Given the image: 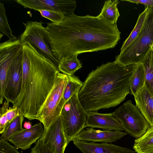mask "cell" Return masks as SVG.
Instances as JSON below:
<instances>
[{"label": "cell", "mask_w": 153, "mask_h": 153, "mask_svg": "<svg viewBox=\"0 0 153 153\" xmlns=\"http://www.w3.org/2000/svg\"><path fill=\"white\" fill-rule=\"evenodd\" d=\"M47 31L60 62L79 54L114 48L120 39L117 24L99 15L74 13L57 23H47Z\"/></svg>", "instance_id": "obj_1"}, {"label": "cell", "mask_w": 153, "mask_h": 153, "mask_svg": "<svg viewBox=\"0 0 153 153\" xmlns=\"http://www.w3.org/2000/svg\"><path fill=\"white\" fill-rule=\"evenodd\" d=\"M137 64L127 66L115 61L92 71L83 82L78 97L87 112L114 107L130 92L131 77Z\"/></svg>", "instance_id": "obj_2"}, {"label": "cell", "mask_w": 153, "mask_h": 153, "mask_svg": "<svg viewBox=\"0 0 153 153\" xmlns=\"http://www.w3.org/2000/svg\"><path fill=\"white\" fill-rule=\"evenodd\" d=\"M22 78L20 93L13 104L20 115L37 120L38 112L52 88L58 68L29 43H22Z\"/></svg>", "instance_id": "obj_3"}, {"label": "cell", "mask_w": 153, "mask_h": 153, "mask_svg": "<svg viewBox=\"0 0 153 153\" xmlns=\"http://www.w3.org/2000/svg\"><path fill=\"white\" fill-rule=\"evenodd\" d=\"M153 45V7L149 10L142 28L135 39L115 58L124 66L142 63Z\"/></svg>", "instance_id": "obj_4"}, {"label": "cell", "mask_w": 153, "mask_h": 153, "mask_svg": "<svg viewBox=\"0 0 153 153\" xmlns=\"http://www.w3.org/2000/svg\"><path fill=\"white\" fill-rule=\"evenodd\" d=\"M23 23L25 29L19 36L21 43H29L58 68L60 61L55 51L46 27L43 26L41 22L27 21Z\"/></svg>", "instance_id": "obj_5"}, {"label": "cell", "mask_w": 153, "mask_h": 153, "mask_svg": "<svg viewBox=\"0 0 153 153\" xmlns=\"http://www.w3.org/2000/svg\"><path fill=\"white\" fill-rule=\"evenodd\" d=\"M67 75L59 72L54 84L37 116L44 129L48 128L61 115L65 103L63 97L67 82Z\"/></svg>", "instance_id": "obj_6"}, {"label": "cell", "mask_w": 153, "mask_h": 153, "mask_svg": "<svg viewBox=\"0 0 153 153\" xmlns=\"http://www.w3.org/2000/svg\"><path fill=\"white\" fill-rule=\"evenodd\" d=\"M78 92L65 103L61 116L67 144L85 127L87 112L81 104Z\"/></svg>", "instance_id": "obj_7"}, {"label": "cell", "mask_w": 153, "mask_h": 153, "mask_svg": "<svg viewBox=\"0 0 153 153\" xmlns=\"http://www.w3.org/2000/svg\"><path fill=\"white\" fill-rule=\"evenodd\" d=\"M113 113L124 130L136 139L143 135L150 127L131 100L127 101Z\"/></svg>", "instance_id": "obj_8"}, {"label": "cell", "mask_w": 153, "mask_h": 153, "mask_svg": "<svg viewBox=\"0 0 153 153\" xmlns=\"http://www.w3.org/2000/svg\"><path fill=\"white\" fill-rule=\"evenodd\" d=\"M23 49L22 46L13 59L8 70L4 88V98L13 104L21 89L23 71Z\"/></svg>", "instance_id": "obj_9"}, {"label": "cell", "mask_w": 153, "mask_h": 153, "mask_svg": "<svg viewBox=\"0 0 153 153\" xmlns=\"http://www.w3.org/2000/svg\"><path fill=\"white\" fill-rule=\"evenodd\" d=\"M15 1L25 8L36 10H46L61 12L65 19L74 13L76 1L72 0H16Z\"/></svg>", "instance_id": "obj_10"}, {"label": "cell", "mask_w": 153, "mask_h": 153, "mask_svg": "<svg viewBox=\"0 0 153 153\" xmlns=\"http://www.w3.org/2000/svg\"><path fill=\"white\" fill-rule=\"evenodd\" d=\"M40 139L44 145L54 153H64L68 145L60 115L47 128Z\"/></svg>", "instance_id": "obj_11"}, {"label": "cell", "mask_w": 153, "mask_h": 153, "mask_svg": "<svg viewBox=\"0 0 153 153\" xmlns=\"http://www.w3.org/2000/svg\"><path fill=\"white\" fill-rule=\"evenodd\" d=\"M128 134L127 132L123 131L101 130L88 128L83 129L73 141L111 143L120 139Z\"/></svg>", "instance_id": "obj_12"}, {"label": "cell", "mask_w": 153, "mask_h": 153, "mask_svg": "<svg viewBox=\"0 0 153 153\" xmlns=\"http://www.w3.org/2000/svg\"><path fill=\"white\" fill-rule=\"evenodd\" d=\"M44 128L41 122L35 124L29 129H25L14 134L9 140L16 148L25 150L40 139Z\"/></svg>", "instance_id": "obj_13"}, {"label": "cell", "mask_w": 153, "mask_h": 153, "mask_svg": "<svg viewBox=\"0 0 153 153\" xmlns=\"http://www.w3.org/2000/svg\"><path fill=\"white\" fill-rule=\"evenodd\" d=\"M85 127L99 128L110 131L124 130L113 113L102 114L97 112H88Z\"/></svg>", "instance_id": "obj_14"}, {"label": "cell", "mask_w": 153, "mask_h": 153, "mask_svg": "<svg viewBox=\"0 0 153 153\" xmlns=\"http://www.w3.org/2000/svg\"><path fill=\"white\" fill-rule=\"evenodd\" d=\"M75 146L82 153H134L135 151L125 147L107 143H97L74 141Z\"/></svg>", "instance_id": "obj_15"}, {"label": "cell", "mask_w": 153, "mask_h": 153, "mask_svg": "<svg viewBox=\"0 0 153 153\" xmlns=\"http://www.w3.org/2000/svg\"><path fill=\"white\" fill-rule=\"evenodd\" d=\"M136 105L150 126H153V96L145 86L134 97Z\"/></svg>", "instance_id": "obj_16"}, {"label": "cell", "mask_w": 153, "mask_h": 153, "mask_svg": "<svg viewBox=\"0 0 153 153\" xmlns=\"http://www.w3.org/2000/svg\"><path fill=\"white\" fill-rule=\"evenodd\" d=\"M133 148L137 153H153V126L134 140Z\"/></svg>", "instance_id": "obj_17"}, {"label": "cell", "mask_w": 153, "mask_h": 153, "mask_svg": "<svg viewBox=\"0 0 153 153\" xmlns=\"http://www.w3.org/2000/svg\"><path fill=\"white\" fill-rule=\"evenodd\" d=\"M118 3V0L106 1L99 15L109 23L116 24L120 16L117 7Z\"/></svg>", "instance_id": "obj_18"}, {"label": "cell", "mask_w": 153, "mask_h": 153, "mask_svg": "<svg viewBox=\"0 0 153 153\" xmlns=\"http://www.w3.org/2000/svg\"><path fill=\"white\" fill-rule=\"evenodd\" d=\"M142 64L144 72L145 87L153 96V51L148 52Z\"/></svg>", "instance_id": "obj_19"}, {"label": "cell", "mask_w": 153, "mask_h": 153, "mask_svg": "<svg viewBox=\"0 0 153 153\" xmlns=\"http://www.w3.org/2000/svg\"><path fill=\"white\" fill-rule=\"evenodd\" d=\"M145 86L143 67L142 63L137 64L132 75L130 86L131 94L134 97Z\"/></svg>", "instance_id": "obj_20"}, {"label": "cell", "mask_w": 153, "mask_h": 153, "mask_svg": "<svg viewBox=\"0 0 153 153\" xmlns=\"http://www.w3.org/2000/svg\"><path fill=\"white\" fill-rule=\"evenodd\" d=\"M78 55L64 59L60 62L58 70L67 75H73L75 72L82 67V64L77 58Z\"/></svg>", "instance_id": "obj_21"}, {"label": "cell", "mask_w": 153, "mask_h": 153, "mask_svg": "<svg viewBox=\"0 0 153 153\" xmlns=\"http://www.w3.org/2000/svg\"><path fill=\"white\" fill-rule=\"evenodd\" d=\"M149 10V7H146L144 10L140 14L133 30L123 44L120 52L123 51L137 36L142 28Z\"/></svg>", "instance_id": "obj_22"}, {"label": "cell", "mask_w": 153, "mask_h": 153, "mask_svg": "<svg viewBox=\"0 0 153 153\" xmlns=\"http://www.w3.org/2000/svg\"><path fill=\"white\" fill-rule=\"evenodd\" d=\"M67 82L65 88L63 97L65 102L74 94L79 92L82 87L83 82H82L77 76L67 75Z\"/></svg>", "instance_id": "obj_23"}, {"label": "cell", "mask_w": 153, "mask_h": 153, "mask_svg": "<svg viewBox=\"0 0 153 153\" xmlns=\"http://www.w3.org/2000/svg\"><path fill=\"white\" fill-rule=\"evenodd\" d=\"M24 117L19 115L9 123L0 138L8 141L12 135L24 129L22 127Z\"/></svg>", "instance_id": "obj_24"}, {"label": "cell", "mask_w": 153, "mask_h": 153, "mask_svg": "<svg viewBox=\"0 0 153 153\" xmlns=\"http://www.w3.org/2000/svg\"><path fill=\"white\" fill-rule=\"evenodd\" d=\"M0 31L3 34L7 36L10 40L17 39L12 33V31L8 22L4 4L1 2H0Z\"/></svg>", "instance_id": "obj_25"}, {"label": "cell", "mask_w": 153, "mask_h": 153, "mask_svg": "<svg viewBox=\"0 0 153 153\" xmlns=\"http://www.w3.org/2000/svg\"><path fill=\"white\" fill-rule=\"evenodd\" d=\"M38 11L42 17L50 20L53 23L61 22L65 19L64 15L61 12L46 10H39Z\"/></svg>", "instance_id": "obj_26"}, {"label": "cell", "mask_w": 153, "mask_h": 153, "mask_svg": "<svg viewBox=\"0 0 153 153\" xmlns=\"http://www.w3.org/2000/svg\"><path fill=\"white\" fill-rule=\"evenodd\" d=\"M9 102L5 100L0 110V133L3 134L9 123L6 116Z\"/></svg>", "instance_id": "obj_27"}, {"label": "cell", "mask_w": 153, "mask_h": 153, "mask_svg": "<svg viewBox=\"0 0 153 153\" xmlns=\"http://www.w3.org/2000/svg\"><path fill=\"white\" fill-rule=\"evenodd\" d=\"M0 153H20L16 147L10 144L7 140L0 138Z\"/></svg>", "instance_id": "obj_28"}, {"label": "cell", "mask_w": 153, "mask_h": 153, "mask_svg": "<svg viewBox=\"0 0 153 153\" xmlns=\"http://www.w3.org/2000/svg\"><path fill=\"white\" fill-rule=\"evenodd\" d=\"M35 143L34 146L31 149L30 153H54L44 144L40 139Z\"/></svg>", "instance_id": "obj_29"}, {"label": "cell", "mask_w": 153, "mask_h": 153, "mask_svg": "<svg viewBox=\"0 0 153 153\" xmlns=\"http://www.w3.org/2000/svg\"><path fill=\"white\" fill-rule=\"evenodd\" d=\"M20 115L18 109L16 107H10L6 113V116L9 123L17 116Z\"/></svg>", "instance_id": "obj_30"}, {"label": "cell", "mask_w": 153, "mask_h": 153, "mask_svg": "<svg viewBox=\"0 0 153 153\" xmlns=\"http://www.w3.org/2000/svg\"><path fill=\"white\" fill-rule=\"evenodd\" d=\"M122 1H128L137 4H141L147 7H153V0H123Z\"/></svg>", "instance_id": "obj_31"}, {"label": "cell", "mask_w": 153, "mask_h": 153, "mask_svg": "<svg viewBox=\"0 0 153 153\" xmlns=\"http://www.w3.org/2000/svg\"><path fill=\"white\" fill-rule=\"evenodd\" d=\"M24 127L25 129H29L32 126L31 123L29 121H25L24 124Z\"/></svg>", "instance_id": "obj_32"}, {"label": "cell", "mask_w": 153, "mask_h": 153, "mask_svg": "<svg viewBox=\"0 0 153 153\" xmlns=\"http://www.w3.org/2000/svg\"><path fill=\"white\" fill-rule=\"evenodd\" d=\"M152 49V50H153V45H152V48H151Z\"/></svg>", "instance_id": "obj_33"}]
</instances>
